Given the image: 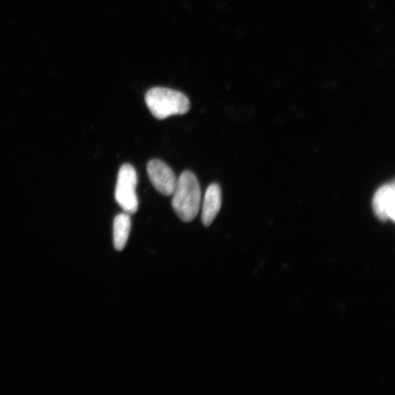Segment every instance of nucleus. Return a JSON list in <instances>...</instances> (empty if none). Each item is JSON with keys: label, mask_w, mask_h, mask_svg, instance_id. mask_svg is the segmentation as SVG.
<instances>
[{"label": "nucleus", "mask_w": 395, "mask_h": 395, "mask_svg": "<svg viewBox=\"0 0 395 395\" xmlns=\"http://www.w3.org/2000/svg\"><path fill=\"white\" fill-rule=\"evenodd\" d=\"M373 208L375 216L382 221L395 219L394 183H389L378 188L373 200Z\"/></svg>", "instance_id": "5"}, {"label": "nucleus", "mask_w": 395, "mask_h": 395, "mask_svg": "<svg viewBox=\"0 0 395 395\" xmlns=\"http://www.w3.org/2000/svg\"><path fill=\"white\" fill-rule=\"evenodd\" d=\"M131 228L130 216L127 213L119 214L114 219L113 226V240L115 249L122 251L127 244Z\"/></svg>", "instance_id": "7"}, {"label": "nucleus", "mask_w": 395, "mask_h": 395, "mask_svg": "<svg viewBox=\"0 0 395 395\" xmlns=\"http://www.w3.org/2000/svg\"><path fill=\"white\" fill-rule=\"evenodd\" d=\"M145 102L153 116L164 120L183 115L190 109L188 97L183 92L164 88H154L145 95Z\"/></svg>", "instance_id": "2"}, {"label": "nucleus", "mask_w": 395, "mask_h": 395, "mask_svg": "<svg viewBox=\"0 0 395 395\" xmlns=\"http://www.w3.org/2000/svg\"><path fill=\"white\" fill-rule=\"evenodd\" d=\"M221 187L216 183L211 184L205 193L202 206V219L205 226H209L216 219L221 210Z\"/></svg>", "instance_id": "6"}, {"label": "nucleus", "mask_w": 395, "mask_h": 395, "mask_svg": "<svg viewBox=\"0 0 395 395\" xmlns=\"http://www.w3.org/2000/svg\"><path fill=\"white\" fill-rule=\"evenodd\" d=\"M138 176L136 169L130 164H124L120 168L115 190V199L128 215H133L139 209L137 194Z\"/></svg>", "instance_id": "3"}, {"label": "nucleus", "mask_w": 395, "mask_h": 395, "mask_svg": "<svg viewBox=\"0 0 395 395\" xmlns=\"http://www.w3.org/2000/svg\"><path fill=\"white\" fill-rule=\"evenodd\" d=\"M146 172L159 193L166 196L173 195L178 179L167 164L160 160H152L147 163Z\"/></svg>", "instance_id": "4"}, {"label": "nucleus", "mask_w": 395, "mask_h": 395, "mask_svg": "<svg viewBox=\"0 0 395 395\" xmlns=\"http://www.w3.org/2000/svg\"><path fill=\"white\" fill-rule=\"evenodd\" d=\"M172 207L177 216L184 222L193 221L199 213L202 191L195 175L186 171L180 175L173 193Z\"/></svg>", "instance_id": "1"}]
</instances>
